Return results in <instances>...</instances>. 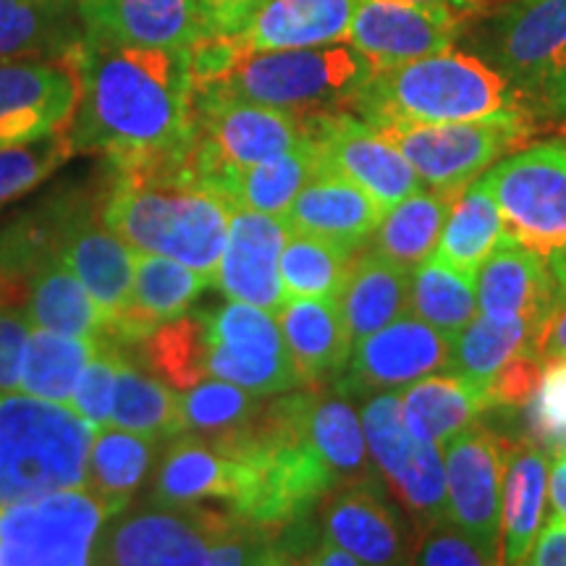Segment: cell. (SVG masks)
Returning <instances> with one entry per match:
<instances>
[{"label":"cell","mask_w":566,"mask_h":566,"mask_svg":"<svg viewBox=\"0 0 566 566\" xmlns=\"http://www.w3.org/2000/svg\"><path fill=\"white\" fill-rule=\"evenodd\" d=\"M80 105L69 126L76 153H101L111 171L184 160L195 132L189 48H142L82 34L69 51Z\"/></svg>","instance_id":"1"},{"label":"cell","mask_w":566,"mask_h":566,"mask_svg":"<svg viewBox=\"0 0 566 566\" xmlns=\"http://www.w3.org/2000/svg\"><path fill=\"white\" fill-rule=\"evenodd\" d=\"M103 221L134 252L163 254L210 283L229 239L233 205L189 174L187 158L111 171Z\"/></svg>","instance_id":"2"},{"label":"cell","mask_w":566,"mask_h":566,"mask_svg":"<svg viewBox=\"0 0 566 566\" xmlns=\"http://www.w3.org/2000/svg\"><path fill=\"white\" fill-rule=\"evenodd\" d=\"M352 111L375 129L396 124H457L530 118L514 84L475 53L446 51L373 71Z\"/></svg>","instance_id":"3"},{"label":"cell","mask_w":566,"mask_h":566,"mask_svg":"<svg viewBox=\"0 0 566 566\" xmlns=\"http://www.w3.org/2000/svg\"><path fill=\"white\" fill-rule=\"evenodd\" d=\"M95 433L66 405L0 391V509L84 485Z\"/></svg>","instance_id":"4"},{"label":"cell","mask_w":566,"mask_h":566,"mask_svg":"<svg viewBox=\"0 0 566 566\" xmlns=\"http://www.w3.org/2000/svg\"><path fill=\"white\" fill-rule=\"evenodd\" d=\"M464 40L514 84L530 116H566V0H504L478 13Z\"/></svg>","instance_id":"5"},{"label":"cell","mask_w":566,"mask_h":566,"mask_svg":"<svg viewBox=\"0 0 566 566\" xmlns=\"http://www.w3.org/2000/svg\"><path fill=\"white\" fill-rule=\"evenodd\" d=\"M370 74L373 66L349 42H336L242 55L221 80L195 90L310 116L352 108Z\"/></svg>","instance_id":"6"},{"label":"cell","mask_w":566,"mask_h":566,"mask_svg":"<svg viewBox=\"0 0 566 566\" xmlns=\"http://www.w3.org/2000/svg\"><path fill=\"white\" fill-rule=\"evenodd\" d=\"M304 139V116L195 90L187 168L197 181L229 200V187L239 174L294 150Z\"/></svg>","instance_id":"7"},{"label":"cell","mask_w":566,"mask_h":566,"mask_svg":"<svg viewBox=\"0 0 566 566\" xmlns=\"http://www.w3.org/2000/svg\"><path fill=\"white\" fill-rule=\"evenodd\" d=\"M118 512L87 488L0 509V566H92L97 537Z\"/></svg>","instance_id":"8"},{"label":"cell","mask_w":566,"mask_h":566,"mask_svg":"<svg viewBox=\"0 0 566 566\" xmlns=\"http://www.w3.org/2000/svg\"><path fill=\"white\" fill-rule=\"evenodd\" d=\"M483 181L509 239L543 260L566 250V145L541 142L509 155Z\"/></svg>","instance_id":"9"},{"label":"cell","mask_w":566,"mask_h":566,"mask_svg":"<svg viewBox=\"0 0 566 566\" xmlns=\"http://www.w3.org/2000/svg\"><path fill=\"white\" fill-rule=\"evenodd\" d=\"M205 325V370L254 396L304 388L273 313L242 302L200 310Z\"/></svg>","instance_id":"10"},{"label":"cell","mask_w":566,"mask_h":566,"mask_svg":"<svg viewBox=\"0 0 566 566\" xmlns=\"http://www.w3.org/2000/svg\"><path fill=\"white\" fill-rule=\"evenodd\" d=\"M530 118L457 124H396L378 129L428 187L462 192L475 176L527 139Z\"/></svg>","instance_id":"11"},{"label":"cell","mask_w":566,"mask_h":566,"mask_svg":"<svg viewBox=\"0 0 566 566\" xmlns=\"http://www.w3.org/2000/svg\"><path fill=\"white\" fill-rule=\"evenodd\" d=\"M363 430L380 478L394 488L396 499L412 514L417 525L430 530L446 522L449 495L441 451L433 443L417 441L407 428L399 391L367 396Z\"/></svg>","instance_id":"12"},{"label":"cell","mask_w":566,"mask_h":566,"mask_svg":"<svg viewBox=\"0 0 566 566\" xmlns=\"http://www.w3.org/2000/svg\"><path fill=\"white\" fill-rule=\"evenodd\" d=\"M55 254L82 281L111 325L132 304L137 252L103 221V205L90 197H61L53 202Z\"/></svg>","instance_id":"13"},{"label":"cell","mask_w":566,"mask_h":566,"mask_svg":"<svg viewBox=\"0 0 566 566\" xmlns=\"http://www.w3.org/2000/svg\"><path fill=\"white\" fill-rule=\"evenodd\" d=\"M304 126L321 158V171H334L357 184L384 210L420 192V176L405 155L354 113H310Z\"/></svg>","instance_id":"14"},{"label":"cell","mask_w":566,"mask_h":566,"mask_svg":"<svg viewBox=\"0 0 566 566\" xmlns=\"http://www.w3.org/2000/svg\"><path fill=\"white\" fill-rule=\"evenodd\" d=\"M210 522L202 504L126 506L105 522L95 554L113 566H210Z\"/></svg>","instance_id":"15"},{"label":"cell","mask_w":566,"mask_h":566,"mask_svg":"<svg viewBox=\"0 0 566 566\" xmlns=\"http://www.w3.org/2000/svg\"><path fill=\"white\" fill-rule=\"evenodd\" d=\"M504 443L485 424H472L443 446L446 522L462 530L488 556H501V483H504Z\"/></svg>","instance_id":"16"},{"label":"cell","mask_w":566,"mask_h":566,"mask_svg":"<svg viewBox=\"0 0 566 566\" xmlns=\"http://www.w3.org/2000/svg\"><path fill=\"white\" fill-rule=\"evenodd\" d=\"M80 92V71L69 53L0 63V147L30 145L69 129Z\"/></svg>","instance_id":"17"},{"label":"cell","mask_w":566,"mask_h":566,"mask_svg":"<svg viewBox=\"0 0 566 566\" xmlns=\"http://www.w3.org/2000/svg\"><path fill=\"white\" fill-rule=\"evenodd\" d=\"M464 21L443 6L409 0H363L346 42L373 71L454 51Z\"/></svg>","instance_id":"18"},{"label":"cell","mask_w":566,"mask_h":566,"mask_svg":"<svg viewBox=\"0 0 566 566\" xmlns=\"http://www.w3.org/2000/svg\"><path fill=\"white\" fill-rule=\"evenodd\" d=\"M451 338L412 313H405L354 344L346 375L336 386L349 396H370L401 388L449 367Z\"/></svg>","instance_id":"19"},{"label":"cell","mask_w":566,"mask_h":566,"mask_svg":"<svg viewBox=\"0 0 566 566\" xmlns=\"http://www.w3.org/2000/svg\"><path fill=\"white\" fill-rule=\"evenodd\" d=\"M323 537L363 566H409V541L401 516L378 478L357 480L328 495Z\"/></svg>","instance_id":"20"},{"label":"cell","mask_w":566,"mask_h":566,"mask_svg":"<svg viewBox=\"0 0 566 566\" xmlns=\"http://www.w3.org/2000/svg\"><path fill=\"white\" fill-rule=\"evenodd\" d=\"M289 229L281 218L258 210L233 208L216 281L233 302L252 304L265 313H279L283 300L281 252Z\"/></svg>","instance_id":"21"},{"label":"cell","mask_w":566,"mask_h":566,"mask_svg":"<svg viewBox=\"0 0 566 566\" xmlns=\"http://www.w3.org/2000/svg\"><path fill=\"white\" fill-rule=\"evenodd\" d=\"M84 34L142 48H192L210 34L200 0H76Z\"/></svg>","instance_id":"22"},{"label":"cell","mask_w":566,"mask_h":566,"mask_svg":"<svg viewBox=\"0 0 566 566\" xmlns=\"http://www.w3.org/2000/svg\"><path fill=\"white\" fill-rule=\"evenodd\" d=\"M480 313L495 321H525L537 331L564 300L546 260L504 239L475 275Z\"/></svg>","instance_id":"23"},{"label":"cell","mask_w":566,"mask_h":566,"mask_svg":"<svg viewBox=\"0 0 566 566\" xmlns=\"http://www.w3.org/2000/svg\"><path fill=\"white\" fill-rule=\"evenodd\" d=\"M384 208L365 189L334 171H317L281 218L289 231L307 233L349 252L365 250Z\"/></svg>","instance_id":"24"},{"label":"cell","mask_w":566,"mask_h":566,"mask_svg":"<svg viewBox=\"0 0 566 566\" xmlns=\"http://www.w3.org/2000/svg\"><path fill=\"white\" fill-rule=\"evenodd\" d=\"M363 0H263L239 34H231L242 55L346 42Z\"/></svg>","instance_id":"25"},{"label":"cell","mask_w":566,"mask_h":566,"mask_svg":"<svg viewBox=\"0 0 566 566\" xmlns=\"http://www.w3.org/2000/svg\"><path fill=\"white\" fill-rule=\"evenodd\" d=\"M208 279L192 268L176 263L163 254L137 252L134 263V292L129 310L111 325V342L134 349L142 338L150 336L163 323L189 313L205 289Z\"/></svg>","instance_id":"26"},{"label":"cell","mask_w":566,"mask_h":566,"mask_svg":"<svg viewBox=\"0 0 566 566\" xmlns=\"http://www.w3.org/2000/svg\"><path fill=\"white\" fill-rule=\"evenodd\" d=\"M242 483V467L226 451L195 433L171 438L155 472L150 501L163 506H195L202 501L231 504Z\"/></svg>","instance_id":"27"},{"label":"cell","mask_w":566,"mask_h":566,"mask_svg":"<svg viewBox=\"0 0 566 566\" xmlns=\"http://www.w3.org/2000/svg\"><path fill=\"white\" fill-rule=\"evenodd\" d=\"M275 321L304 386H317L331 375L342 373L349 363L352 338L338 300H286L275 313Z\"/></svg>","instance_id":"28"},{"label":"cell","mask_w":566,"mask_h":566,"mask_svg":"<svg viewBox=\"0 0 566 566\" xmlns=\"http://www.w3.org/2000/svg\"><path fill=\"white\" fill-rule=\"evenodd\" d=\"M548 457L533 441L504 443L501 483V556L504 566H522L546 516Z\"/></svg>","instance_id":"29"},{"label":"cell","mask_w":566,"mask_h":566,"mask_svg":"<svg viewBox=\"0 0 566 566\" xmlns=\"http://www.w3.org/2000/svg\"><path fill=\"white\" fill-rule=\"evenodd\" d=\"M27 315L34 328L90 338L95 344L111 342L103 310L55 252L32 268L27 281Z\"/></svg>","instance_id":"30"},{"label":"cell","mask_w":566,"mask_h":566,"mask_svg":"<svg viewBox=\"0 0 566 566\" xmlns=\"http://www.w3.org/2000/svg\"><path fill=\"white\" fill-rule=\"evenodd\" d=\"M407 428L417 441L446 446L493 409L491 396L457 373H433L399 391Z\"/></svg>","instance_id":"31"},{"label":"cell","mask_w":566,"mask_h":566,"mask_svg":"<svg viewBox=\"0 0 566 566\" xmlns=\"http://www.w3.org/2000/svg\"><path fill=\"white\" fill-rule=\"evenodd\" d=\"M338 302L354 349V344L409 313V273L373 250H359Z\"/></svg>","instance_id":"32"},{"label":"cell","mask_w":566,"mask_h":566,"mask_svg":"<svg viewBox=\"0 0 566 566\" xmlns=\"http://www.w3.org/2000/svg\"><path fill=\"white\" fill-rule=\"evenodd\" d=\"M349 399L352 396L338 386H307V407H304L307 436L328 470L334 472L338 488L375 478L370 462H367L363 420L354 412Z\"/></svg>","instance_id":"33"},{"label":"cell","mask_w":566,"mask_h":566,"mask_svg":"<svg viewBox=\"0 0 566 566\" xmlns=\"http://www.w3.org/2000/svg\"><path fill=\"white\" fill-rule=\"evenodd\" d=\"M462 192H415L394 208H388L380 218L378 229L373 231L367 250H373L388 263L401 271L412 273L424 260L433 258L436 247L449 218L451 205Z\"/></svg>","instance_id":"34"},{"label":"cell","mask_w":566,"mask_h":566,"mask_svg":"<svg viewBox=\"0 0 566 566\" xmlns=\"http://www.w3.org/2000/svg\"><path fill=\"white\" fill-rule=\"evenodd\" d=\"M76 6L45 0H0V63L27 59H63L82 40Z\"/></svg>","instance_id":"35"},{"label":"cell","mask_w":566,"mask_h":566,"mask_svg":"<svg viewBox=\"0 0 566 566\" xmlns=\"http://www.w3.org/2000/svg\"><path fill=\"white\" fill-rule=\"evenodd\" d=\"M506 239L504 218L483 179L462 189L446 218L436 258L475 281L480 265Z\"/></svg>","instance_id":"36"},{"label":"cell","mask_w":566,"mask_h":566,"mask_svg":"<svg viewBox=\"0 0 566 566\" xmlns=\"http://www.w3.org/2000/svg\"><path fill=\"white\" fill-rule=\"evenodd\" d=\"M111 424L155 438L160 443L184 433L179 394L168 384H163L158 375L134 363L129 346L124 349L122 365H118Z\"/></svg>","instance_id":"37"},{"label":"cell","mask_w":566,"mask_h":566,"mask_svg":"<svg viewBox=\"0 0 566 566\" xmlns=\"http://www.w3.org/2000/svg\"><path fill=\"white\" fill-rule=\"evenodd\" d=\"M160 441L122 428H97L90 446L84 485L90 493L111 501L116 509L129 506L132 495L150 475Z\"/></svg>","instance_id":"38"},{"label":"cell","mask_w":566,"mask_h":566,"mask_svg":"<svg viewBox=\"0 0 566 566\" xmlns=\"http://www.w3.org/2000/svg\"><path fill=\"white\" fill-rule=\"evenodd\" d=\"M97 344L90 338L55 334L48 328H32L24 359L19 370V391L34 399L66 405L76 380L95 354Z\"/></svg>","instance_id":"39"},{"label":"cell","mask_w":566,"mask_h":566,"mask_svg":"<svg viewBox=\"0 0 566 566\" xmlns=\"http://www.w3.org/2000/svg\"><path fill=\"white\" fill-rule=\"evenodd\" d=\"M533 338L535 328L525 321H495L480 315L451 338L449 370L488 391L495 375L514 357L533 349Z\"/></svg>","instance_id":"40"},{"label":"cell","mask_w":566,"mask_h":566,"mask_svg":"<svg viewBox=\"0 0 566 566\" xmlns=\"http://www.w3.org/2000/svg\"><path fill=\"white\" fill-rule=\"evenodd\" d=\"M317 171H321V158H317L315 145L307 137L294 150L239 174L229 187V200L233 208L283 218L292 208L294 197Z\"/></svg>","instance_id":"41"},{"label":"cell","mask_w":566,"mask_h":566,"mask_svg":"<svg viewBox=\"0 0 566 566\" xmlns=\"http://www.w3.org/2000/svg\"><path fill=\"white\" fill-rule=\"evenodd\" d=\"M409 313L454 338L475 321V281L433 254L409 273Z\"/></svg>","instance_id":"42"},{"label":"cell","mask_w":566,"mask_h":566,"mask_svg":"<svg viewBox=\"0 0 566 566\" xmlns=\"http://www.w3.org/2000/svg\"><path fill=\"white\" fill-rule=\"evenodd\" d=\"M354 254L344 247L289 231L281 252L283 300L302 296H328L338 300L349 279Z\"/></svg>","instance_id":"43"},{"label":"cell","mask_w":566,"mask_h":566,"mask_svg":"<svg viewBox=\"0 0 566 566\" xmlns=\"http://www.w3.org/2000/svg\"><path fill=\"white\" fill-rule=\"evenodd\" d=\"M142 367L158 375L163 384L187 391L208 378L205 370V325L202 313H187L158 325L150 336L134 346Z\"/></svg>","instance_id":"44"},{"label":"cell","mask_w":566,"mask_h":566,"mask_svg":"<svg viewBox=\"0 0 566 566\" xmlns=\"http://www.w3.org/2000/svg\"><path fill=\"white\" fill-rule=\"evenodd\" d=\"M184 433L200 438H221L244 428L258 415L263 401L244 388L226 380H200V384L179 394Z\"/></svg>","instance_id":"45"},{"label":"cell","mask_w":566,"mask_h":566,"mask_svg":"<svg viewBox=\"0 0 566 566\" xmlns=\"http://www.w3.org/2000/svg\"><path fill=\"white\" fill-rule=\"evenodd\" d=\"M69 129L30 145L0 147V208L48 181L74 155Z\"/></svg>","instance_id":"46"},{"label":"cell","mask_w":566,"mask_h":566,"mask_svg":"<svg viewBox=\"0 0 566 566\" xmlns=\"http://www.w3.org/2000/svg\"><path fill=\"white\" fill-rule=\"evenodd\" d=\"M124 349L126 346L116 342L97 344L95 354L76 380L74 394H71L69 407L95 428H108L111 424L113 394H116V375Z\"/></svg>","instance_id":"47"},{"label":"cell","mask_w":566,"mask_h":566,"mask_svg":"<svg viewBox=\"0 0 566 566\" xmlns=\"http://www.w3.org/2000/svg\"><path fill=\"white\" fill-rule=\"evenodd\" d=\"M527 422L535 441L551 451H566V359L543 370L541 386L527 405Z\"/></svg>","instance_id":"48"},{"label":"cell","mask_w":566,"mask_h":566,"mask_svg":"<svg viewBox=\"0 0 566 566\" xmlns=\"http://www.w3.org/2000/svg\"><path fill=\"white\" fill-rule=\"evenodd\" d=\"M27 302L0 289V391H19V370L32 334Z\"/></svg>","instance_id":"49"},{"label":"cell","mask_w":566,"mask_h":566,"mask_svg":"<svg viewBox=\"0 0 566 566\" xmlns=\"http://www.w3.org/2000/svg\"><path fill=\"white\" fill-rule=\"evenodd\" d=\"M420 566H504L485 554L472 537H467L462 530L441 522V525L424 530Z\"/></svg>","instance_id":"50"},{"label":"cell","mask_w":566,"mask_h":566,"mask_svg":"<svg viewBox=\"0 0 566 566\" xmlns=\"http://www.w3.org/2000/svg\"><path fill=\"white\" fill-rule=\"evenodd\" d=\"M260 6L263 0H200L210 34H239Z\"/></svg>","instance_id":"51"},{"label":"cell","mask_w":566,"mask_h":566,"mask_svg":"<svg viewBox=\"0 0 566 566\" xmlns=\"http://www.w3.org/2000/svg\"><path fill=\"white\" fill-rule=\"evenodd\" d=\"M533 352L543 365L564 363L566 359V300L556 304V310L535 331Z\"/></svg>","instance_id":"52"},{"label":"cell","mask_w":566,"mask_h":566,"mask_svg":"<svg viewBox=\"0 0 566 566\" xmlns=\"http://www.w3.org/2000/svg\"><path fill=\"white\" fill-rule=\"evenodd\" d=\"M522 566H566V525L556 514L541 527Z\"/></svg>","instance_id":"53"},{"label":"cell","mask_w":566,"mask_h":566,"mask_svg":"<svg viewBox=\"0 0 566 566\" xmlns=\"http://www.w3.org/2000/svg\"><path fill=\"white\" fill-rule=\"evenodd\" d=\"M548 495L554 514L566 525V451H556L548 472Z\"/></svg>","instance_id":"54"},{"label":"cell","mask_w":566,"mask_h":566,"mask_svg":"<svg viewBox=\"0 0 566 566\" xmlns=\"http://www.w3.org/2000/svg\"><path fill=\"white\" fill-rule=\"evenodd\" d=\"M307 566H363V564H359L354 556L346 554L344 548H338L336 543H331L328 537L321 535V541H317Z\"/></svg>","instance_id":"55"},{"label":"cell","mask_w":566,"mask_h":566,"mask_svg":"<svg viewBox=\"0 0 566 566\" xmlns=\"http://www.w3.org/2000/svg\"><path fill=\"white\" fill-rule=\"evenodd\" d=\"M409 3H424V6H443V9L454 11L459 19L467 21L470 17L483 13V6L491 0H409Z\"/></svg>","instance_id":"56"},{"label":"cell","mask_w":566,"mask_h":566,"mask_svg":"<svg viewBox=\"0 0 566 566\" xmlns=\"http://www.w3.org/2000/svg\"><path fill=\"white\" fill-rule=\"evenodd\" d=\"M92 566H113L111 562H105V558L101 554H95V562H92Z\"/></svg>","instance_id":"57"},{"label":"cell","mask_w":566,"mask_h":566,"mask_svg":"<svg viewBox=\"0 0 566 566\" xmlns=\"http://www.w3.org/2000/svg\"><path fill=\"white\" fill-rule=\"evenodd\" d=\"M45 3H63V6H76V0H45Z\"/></svg>","instance_id":"58"}]
</instances>
